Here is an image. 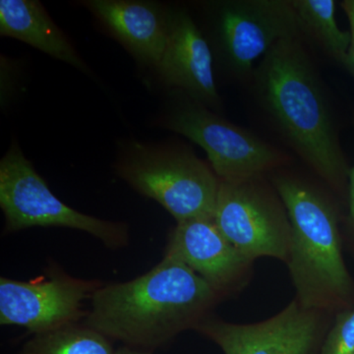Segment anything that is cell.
<instances>
[{
	"label": "cell",
	"mask_w": 354,
	"mask_h": 354,
	"mask_svg": "<svg viewBox=\"0 0 354 354\" xmlns=\"http://www.w3.org/2000/svg\"><path fill=\"white\" fill-rule=\"evenodd\" d=\"M221 299L190 268L165 256L138 278L97 288L84 324L111 341L152 351L196 329Z\"/></svg>",
	"instance_id": "obj_2"
},
{
	"label": "cell",
	"mask_w": 354,
	"mask_h": 354,
	"mask_svg": "<svg viewBox=\"0 0 354 354\" xmlns=\"http://www.w3.org/2000/svg\"><path fill=\"white\" fill-rule=\"evenodd\" d=\"M270 181L285 205L291 234L288 271L304 308L337 314L354 307V279L342 254L337 207L318 186L277 172Z\"/></svg>",
	"instance_id": "obj_3"
},
{
	"label": "cell",
	"mask_w": 354,
	"mask_h": 354,
	"mask_svg": "<svg viewBox=\"0 0 354 354\" xmlns=\"http://www.w3.org/2000/svg\"><path fill=\"white\" fill-rule=\"evenodd\" d=\"M349 23V32L351 35V44L349 48L348 58H346L344 67L348 70L349 73L354 79V0H344L341 3Z\"/></svg>",
	"instance_id": "obj_18"
},
{
	"label": "cell",
	"mask_w": 354,
	"mask_h": 354,
	"mask_svg": "<svg viewBox=\"0 0 354 354\" xmlns=\"http://www.w3.org/2000/svg\"><path fill=\"white\" fill-rule=\"evenodd\" d=\"M114 171L133 189L164 207L176 223L214 218L220 178L187 147L123 140Z\"/></svg>",
	"instance_id": "obj_4"
},
{
	"label": "cell",
	"mask_w": 354,
	"mask_h": 354,
	"mask_svg": "<svg viewBox=\"0 0 354 354\" xmlns=\"http://www.w3.org/2000/svg\"><path fill=\"white\" fill-rule=\"evenodd\" d=\"M0 35L23 41L84 73L91 74L73 44L38 0H1Z\"/></svg>",
	"instance_id": "obj_14"
},
{
	"label": "cell",
	"mask_w": 354,
	"mask_h": 354,
	"mask_svg": "<svg viewBox=\"0 0 354 354\" xmlns=\"http://www.w3.org/2000/svg\"><path fill=\"white\" fill-rule=\"evenodd\" d=\"M113 341L83 324L34 335L18 354H115Z\"/></svg>",
	"instance_id": "obj_16"
},
{
	"label": "cell",
	"mask_w": 354,
	"mask_h": 354,
	"mask_svg": "<svg viewBox=\"0 0 354 354\" xmlns=\"http://www.w3.org/2000/svg\"><path fill=\"white\" fill-rule=\"evenodd\" d=\"M104 285L74 278L58 266L30 281L0 279V324L43 334L85 320L84 304Z\"/></svg>",
	"instance_id": "obj_9"
},
{
	"label": "cell",
	"mask_w": 354,
	"mask_h": 354,
	"mask_svg": "<svg viewBox=\"0 0 354 354\" xmlns=\"http://www.w3.org/2000/svg\"><path fill=\"white\" fill-rule=\"evenodd\" d=\"M252 76L261 106L288 147L333 190L346 192L351 169L302 35L274 44Z\"/></svg>",
	"instance_id": "obj_1"
},
{
	"label": "cell",
	"mask_w": 354,
	"mask_h": 354,
	"mask_svg": "<svg viewBox=\"0 0 354 354\" xmlns=\"http://www.w3.org/2000/svg\"><path fill=\"white\" fill-rule=\"evenodd\" d=\"M80 6L140 67L155 73L167 44L171 6L148 0H83Z\"/></svg>",
	"instance_id": "obj_13"
},
{
	"label": "cell",
	"mask_w": 354,
	"mask_h": 354,
	"mask_svg": "<svg viewBox=\"0 0 354 354\" xmlns=\"http://www.w3.org/2000/svg\"><path fill=\"white\" fill-rule=\"evenodd\" d=\"M266 176L221 180L214 221L247 259L271 257L288 262L291 227L288 212Z\"/></svg>",
	"instance_id": "obj_8"
},
{
	"label": "cell",
	"mask_w": 354,
	"mask_h": 354,
	"mask_svg": "<svg viewBox=\"0 0 354 354\" xmlns=\"http://www.w3.org/2000/svg\"><path fill=\"white\" fill-rule=\"evenodd\" d=\"M353 354H354V353H353Z\"/></svg>",
	"instance_id": "obj_21"
},
{
	"label": "cell",
	"mask_w": 354,
	"mask_h": 354,
	"mask_svg": "<svg viewBox=\"0 0 354 354\" xmlns=\"http://www.w3.org/2000/svg\"><path fill=\"white\" fill-rule=\"evenodd\" d=\"M115 354H153L152 351H142V349L128 348L123 346L122 348L116 349Z\"/></svg>",
	"instance_id": "obj_20"
},
{
	"label": "cell",
	"mask_w": 354,
	"mask_h": 354,
	"mask_svg": "<svg viewBox=\"0 0 354 354\" xmlns=\"http://www.w3.org/2000/svg\"><path fill=\"white\" fill-rule=\"evenodd\" d=\"M165 256L183 263L225 298L248 283L253 261L247 259L216 227L213 218L177 223Z\"/></svg>",
	"instance_id": "obj_12"
},
{
	"label": "cell",
	"mask_w": 354,
	"mask_h": 354,
	"mask_svg": "<svg viewBox=\"0 0 354 354\" xmlns=\"http://www.w3.org/2000/svg\"><path fill=\"white\" fill-rule=\"evenodd\" d=\"M157 124L201 147L220 180L267 176L290 160L276 147L180 91H167Z\"/></svg>",
	"instance_id": "obj_5"
},
{
	"label": "cell",
	"mask_w": 354,
	"mask_h": 354,
	"mask_svg": "<svg viewBox=\"0 0 354 354\" xmlns=\"http://www.w3.org/2000/svg\"><path fill=\"white\" fill-rule=\"evenodd\" d=\"M354 307L335 314L324 337L320 354H353Z\"/></svg>",
	"instance_id": "obj_17"
},
{
	"label": "cell",
	"mask_w": 354,
	"mask_h": 354,
	"mask_svg": "<svg viewBox=\"0 0 354 354\" xmlns=\"http://www.w3.org/2000/svg\"><path fill=\"white\" fill-rule=\"evenodd\" d=\"M0 208L6 234L31 227H65L87 232L109 249L129 242L127 223L86 215L58 199L13 140L0 160Z\"/></svg>",
	"instance_id": "obj_6"
},
{
	"label": "cell",
	"mask_w": 354,
	"mask_h": 354,
	"mask_svg": "<svg viewBox=\"0 0 354 354\" xmlns=\"http://www.w3.org/2000/svg\"><path fill=\"white\" fill-rule=\"evenodd\" d=\"M302 37L318 44L330 58L344 65L351 44L349 31L337 25L334 0H291Z\"/></svg>",
	"instance_id": "obj_15"
},
{
	"label": "cell",
	"mask_w": 354,
	"mask_h": 354,
	"mask_svg": "<svg viewBox=\"0 0 354 354\" xmlns=\"http://www.w3.org/2000/svg\"><path fill=\"white\" fill-rule=\"evenodd\" d=\"M213 53L237 79L281 39L301 35L291 0H218L204 3Z\"/></svg>",
	"instance_id": "obj_7"
},
{
	"label": "cell",
	"mask_w": 354,
	"mask_h": 354,
	"mask_svg": "<svg viewBox=\"0 0 354 354\" xmlns=\"http://www.w3.org/2000/svg\"><path fill=\"white\" fill-rule=\"evenodd\" d=\"M354 125V120H353ZM348 202L349 209L348 216V232L349 237H351V243L354 247V164L349 171L348 177Z\"/></svg>",
	"instance_id": "obj_19"
},
{
	"label": "cell",
	"mask_w": 354,
	"mask_h": 354,
	"mask_svg": "<svg viewBox=\"0 0 354 354\" xmlns=\"http://www.w3.org/2000/svg\"><path fill=\"white\" fill-rule=\"evenodd\" d=\"M153 75L167 91H180L212 111H221L213 50L201 28L183 7L171 6L167 44Z\"/></svg>",
	"instance_id": "obj_11"
},
{
	"label": "cell",
	"mask_w": 354,
	"mask_h": 354,
	"mask_svg": "<svg viewBox=\"0 0 354 354\" xmlns=\"http://www.w3.org/2000/svg\"><path fill=\"white\" fill-rule=\"evenodd\" d=\"M330 314L304 308L297 299L277 315L255 324L207 317L196 329L223 354H320Z\"/></svg>",
	"instance_id": "obj_10"
}]
</instances>
